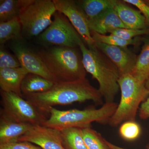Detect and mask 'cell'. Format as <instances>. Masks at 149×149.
<instances>
[{"instance_id":"cell-1","label":"cell","mask_w":149,"mask_h":149,"mask_svg":"<svg viewBox=\"0 0 149 149\" xmlns=\"http://www.w3.org/2000/svg\"><path fill=\"white\" fill-rule=\"evenodd\" d=\"M22 97L45 113H49L50 108L55 106L77 102L91 100L102 104L103 99L99 89L92 86L86 78L73 82H56L49 91Z\"/></svg>"},{"instance_id":"cell-2","label":"cell","mask_w":149,"mask_h":149,"mask_svg":"<svg viewBox=\"0 0 149 149\" xmlns=\"http://www.w3.org/2000/svg\"><path fill=\"white\" fill-rule=\"evenodd\" d=\"M86 72L98 82L100 93L105 103L113 102L120 91V73L117 67L95 46L87 47L82 41L79 45Z\"/></svg>"},{"instance_id":"cell-3","label":"cell","mask_w":149,"mask_h":149,"mask_svg":"<svg viewBox=\"0 0 149 149\" xmlns=\"http://www.w3.org/2000/svg\"><path fill=\"white\" fill-rule=\"evenodd\" d=\"M57 82H70L86 78V71L76 48L52 46L37 53Z\"/></svg>"},{"instance_id":"cell-4","label":"cell","mask_w":149,"mask_h":149,"mask_svg":"<svg viewBox=\"0 0 149 149\" xmlns=\"http://www.w3.org/2000/svg\"><path fill=\"white\" fill-rule=\"evenodd\" d=\"M116 103H105L99 109L89 107L83 110L73 109L62 111L51 107L49 118L43 125L61 130L69 128H83L91 127V123L102 124L109 123L117 108Z\"/></svg>"},{"instance_id":"cell-5","label":"cell","mask_w":149,"mask_h":149,"mask_svg":"<svg viewBox=\"0 0 149 149\" xmlns=\"http://www.w3.org/2000/svg\"><path fill=\"white\" fill-rule=\"evenodd\" d=\"M121 97L117 108L109 124L117 126L127 121H135L141 104L149 95L145 83L131 74H123L118 80Z\"/></svg>"},{"instance_id":"cell-6","label":"cell","mask_w":149,"mask_h":149,"mask_svg":"<svg viewBox=\"0 0 149 149\" xmlns=\"http://www.w3.org/2000/svg\"><path fill=\"white\" fill-rule=\"evenodd\" d=\"M56 11L53 1L32 0L19 17L22 35L28 38L40 35L52 24Z\"/></svg>"},{"instance_id":"cell-7","label":"cell","mask_w":149,"mask_h":149,"mask_svg":"<svg viewBox=\"0 0 149 149\" xmlns=\"http://www.w3.org/2000/svg\"><path fill=\"white\" fill-rule=\"evenodd\" d=\"M0 113L17 122L43 125L47 119L45 113L17 94L1 91Z\"/></svg>"},{"instance_id":"cell-8","label":"cell","mask_w":149,"mask_h":149,"mask_svg":"<svg viewBox=\"0 0 149 149\" xmlns=\"http://www.w3.org/2000/svg\"><path fill=\"white\" fill-rule=\"evenodd\" d=\"M52 24L39 35L42 42L53 46L76 48L83 41L70 22L57 11Z\"/></svg>"},{"instance_id":"cell-9","label":"cell","mask_w":149,"mask_h":149,"mask_svg":"<svg viewBox=\"0 0 149 149\" xmlns=\"http://www.w3.org/2000/svg\"><path fill=\"white\" fill-rule=\"evenodd\" d=\"M57 11L63 14L70 22L88 47L95 46L89 28L88 19L75 1L53 0Z\"/></svg>"},{"instance_id":"cell-10","label":"cell","mask_w":149,"mask_h":149,"mask_svg":"<svg viewBox=\"0 0 149 149\" xmlns=\"http://www.w3.org/2000/svg\"><path fill=\"white\" fill-rule=\"evenodd\" d=\"M10 49L18 59L22 67L28 73L37 74L57 82L37 54L32 52L20 40H13Z\"/></svg>"},{"instance_id":"cell-11","label":"cell","mask_w":149,"mask_h":149,"mask_svg":"<svg viewBox=\"0 0 149 149\" xmlns=\"http://www.w3.org/2000/svg\"><path fill=\"white\" fill-rule=\"evenodd\" d=\"M18 141L29 142L42 149H66L63 145L60 130L43 125H33Z\"/></svg>"},{"instance_id":"cell-12","label":"cell","mask_w":149,"mask_h":149,"mask_svg":"<svg viewBox=\"0 0 149 149\" xmlns=\"http://www.w3.org/2000/svg\"><path fill=\"white\" fill-rule=\"evenodd\" d=\"M95 46L117 67L120 76L132 72L137 56L128 47L109 45L100 42L95 43Z\"/></svg>"},{"instance_id":"cell-13","label":"cell","mask_w":149,"mask_h":149,"mask_svg":"<svg viewBox=\"0 0 149 149\" xmlns=\"http://www.w3.org/2000/svg\"><path fill=\"white\" fill-rule=\"evenodd\" d=\"M34 125L13 121L0 113V144L17 142Z\"/></svg>"},{"instance_id":"cell-14","label":"cell","mask_w":149,"mask_h":149,"mask_svg":"<svg viewBox=\"0 0 149 149\" xmlns=\"http://www.w3.org/2000/svg\"><path fill=\"white\" fill-rule=\"evenodd\" d=\"M91 31L105 35L118 28H126L118 17L115 8L105 11L96 17L88 19Z\"/></svg>"},{"instance_id":"cell-15","label":"cell","mask_w":149,"mask_h":149,"mask_svg":"<svg viewBox=\"0 0 149 149\" xmlns=\"http://www.w3.org/2000/svg\"><path fill=\"white\" fill-rule=\"evenodd\" d=\"M28 72L23 68H0L1 91L12 93L22 97V83Z\"/></svg>"},{"instance_id":"cell-16","label":"cell","mask_w":149,"mask_h":149,"mask_svg":"<svg viewBox=\"0 0 149 149\" xmlns=\"http://www.w3.org/2000/svg\"><path fill=\"white\" fill-rule=\"evenodd\" d=\"M123 3L120 1L116 6L115 10L126 28L139 29L149 28L146 19L141 12Z\"/></svg>"},{"instance_id":"cell-17","label":"cell","mask_w":149,"mask_h":149,"mask_svg":"<svg viewBox=\"0 0 149 149\" xmlns=\"http://www.w3.org/2000/svg\"><path fill=\"white\" fill-rule=\"evenodd\" d=\"M56 83L37 74L28 73L22 83V97L49 91L53 87Z\"/></svg>"},{"instance_id":"cell-18","label":"cell","mask_w":149,"mask_h":149,"mask_svg":"<svg viewBox=\"0 0 149 149\" xmlns=\"http://www.w3.org/2000/svg\"><path fill=\"white\" fill-rule=\"evenodd\" d=\"M120 2L117 0H83L76 2L88 19H91L105 11L115 8Z\"/></svg>"},{"instance_id":"cell-19","label":"cell","mask_w":149,"mask_h":149,"mask_svg":"<svg viewBox=\"0 0 149 149\" xmlns=\"http://www.w3.org/2000/svg\"><path fill=\"white\" fill-rule=\"evenodd\" d=\"M32 0H1L0 22L19 18L24 9Z\"/></svg>"},{"instance_id":"cell-20","label":"cell","mask_w":149,"mask_h":149,"mask_svg":"<svg viewBox=\"0 0 149 149\" xmlns=\"http://www.w3.org/2000/svg\"><path fill=\"white\" fill-rule=\"evenodd\" d=\"M134 77L145 83L149 75V37L145 39L140 54L130 73Z\"/></svg>"},{"instance_id":"cell-21","label":"cell","mask_w":149,"mask_h":149,"mask_svg":"<svg viewBox=\"0 0 149 149\" xmlns=\"http://www.w3.org/2000/svg\"><path fill=\"white\" fill-rule=\"evenodd\" d=\"M22 35V27L19 18L0 22V45L3 46L10 40H19Z\"/></svg>"},{"instance_id":"cell-22","label":"cell","mask_w":149,"mask_h":149,"mask_svg":"<svg viewBox=\"0 0 149 149\" xmlns=\"http://www.w3.org/2000/svg\"><path fill=\"white\" fill-rule=\"evenodd\" d=\"M63 145L66 149H87L83 140L82 129L69 128L60 130Z\"/></svg>"},{"instance_id":"cell-23","label":"cell","mask_w":149,"mask_h":149,"mask_svg":"<svg viewBox=\"0 0 149 149\" xmlns=\"http://www.w3.org/2000/svg\"><path fill=\"white\" fill-rule=\"evenodd\" d=\"M83 140L87 149H111L102 135L92 127L82 128Z\"/></svg>"},{"instance_id":"cell-24","label":"cell","mask_w":149,"mask_h":149,"mask_svg":"<svg viewBox=\"0 0 149 149\" xmlns=\"http://www.w3.org/2000/svg\"><path fill=\"white\" fill-rule=\"evenodd\" d=\"M91 34L95 43H103L109 45L128 47V46L136 45L139 42L137 39L125 40L113 34L102 35L94 31H91Z\"/></svg>"},{"instance_id":"cell-25","label":"cell","mask_w":149,"mask_h":149,"mask_svg":"<svg viewBox=\"0 0 149 149\" xmlns=\"http://www.w3.org/2000/svg\"><path fill=\"white\" fill-rule=\"evenodd\" d=\"M141 126L136 120L123 123L119 129L120 136L128 141H133L138 139L141 135Z\"/></svg>"},{"instance_id":"cell-26","label":"cell","mask_w":149,"mask_h":149,"mask_svg":"<svg viewBox=\"0 0 149 149\" xmlns=\"http://www.w3.org/2000/svg\"><path fill=\"white\" fill-rule=\"evenodd\" d=\"M21 67L18 59L1 46L0 49V68H17Z\"/></svg>"},{"instance_id":"cell-27","label":"cell","mask_w":149,"mask_h":149,"mask_svg":"<svg viewBox=\"0 0 149 149\" xmlns=\"http://www.w3.org/2000/svg\"><path fill=\"white\" fill-rule=\"evenodd\" d=\"M109 33L125 40H131L133 39L134 37L140 35H149V28L142 29L118 28L112 30Z\"/></svg>"},{"instance_id":"cell-28","label":"cell","mask_w":149,"mask_h":149,"mask_svg":"<svg viewBox=\"0 0 149 149\" xmlns=\"http://www.w3.org/2000/svg\"><path fill=\"white\" fill-rule=\"evenodd\" d=\"M0 149H42L35 144L26 142L17 141L8 143L0 144Z\"/></svg>"},{"instance_id":"cell-29","label":"cell","mask_w":149,"mask_h":149,"mask_svg":"<svg viewBox=\"0 0 149 149\" xmlns=\"http://www.w3.org/2000/svg\"><path fill=\"white\" fill-rule=\"evenodd\" d=\"M123 2L135 6L146 19L147 25L149 27V6L142 0H124Z\"/></svg>"},{"instance_id":"cell-30","label":"cell","mask_w":149,"mask_h":149,"mask_svg":"<svg viewBox=\"0 0 149 149\" xmlns=\"http://www.w3.org/2000/svg\"><path fill=\"white\" fill-rule=\"evenodd\" d=\"M139 115L141 119L149 118V95L141 104L139 110Z\"/></svg>"},{"instance_id":"cell-31","label":"cell","mask_w":149,"mask_h":149,"mask_svg":"<svg viewBox=\"0 0 149 149\" xmlns=\"http://www.w3.org/2000/svg\"><path fill=\"white\" fill-rule=\"evenodd\" d=\"M107 144L108 145L110 148L111 149H127L125 148H121V147L118 146L116 145H114V144L111 143H110L109 141H107ZM146 149H149V146Z\"/></svg>"},{"instance_id":"cell-32","label":"cell","mask_w":149,"mask_h":149,"mask_svg":"<svg viewBox=\"0 0 149 149\" xmlns=\"http://www.w3.org/2000/svg\"><path fill=\"white\" fill-rule=\"evenodd\" d=\"M145 86L146 88L148 89V91H149V75L148 77L147 78V80L145 82Z\"/></svg>"},{"instance_id":"cell-33","label":"cell","mask_w":149,"mask_h":149,"mask_svg":"<svg viewBox=\"0 0 149 149\" xmlns=\"http://www.w3.org/2000/svg\"><path fill=\"white\" fill-rule=\"evenodd\" d=\"M145 2L147 3V4L149 6V0H148V1H144Z\"/></svg>"}]
</instances>
